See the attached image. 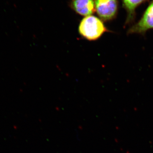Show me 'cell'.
Wrapping results in <instances>:
<instances>
[{
    "instance_id": "6da1fadb",
    "label": "cell",
    "mask_w": 153,
    "mask_h": 153,
    "mask_svg": "<svg viewBox=\"0 0 153 153\" xmlns=\"http://www.w3.org/2000/svg\"><path fill=\"white\" fill-rule=\"evenodd\" d=\"M78 30L82 37L90 41L97 40L108 31L102 20L93 16L83 18L79 24Z\"/></svg>"
},
{
    "instance_id": "7a4b0ae2",
    "label": "cell",
    "mask_w": 153,
    "mask_h": 153,
    "mask_svg": "<svg viewBox=\"0 0 153 153\" xmlns=\"http://www.w3.org/2000/svg\"><path fill=\"white\" fill-rule=\"evenodd\" d=\"M152 29H153V0L148 6L139 21L129 28L127 34L144 36L148 30Z\"/></svg>"
},
{
    "instance_id": "3957f363",
    "label": "cell",
    "mask_w": 153,
    "mask_h": 153,
    "mask_svg": "<svg viewBox=\"0 0 153 153\" xmlns=\"http://www.w3.org/2000/svg\"><path fill=\"white\" fill-rule=\"evenodd\" d=\"M95 4L96 11L102 21H111L117 16L118 0H95Z\"/></svg>"
},
{
    "instance_id": "277c9868",
    "label": "cell",
    "mask_w": 153,
    "mask_h": 153,
    "mask_svg": "<svg viewBox=\"0 0 153 153\" xmlns=\"http://www.w3.org/2000/svg\"><path fill=\"white\" fill-rule=\"evenodd\" d=\"M71 8L77 14L88 16L95 12V0H71Z\"/></svg>"
},
{
    "instance_id": "5b68a950",
    "label": "cell",
    "mask_w": 153,
    "mask_h": 153,
    "mask_svg": "<svg viewBox=\"0 0 153 153\" xmlns=\"http://www.w3.org/2000/svg\"><path fill=\"white\" fill-rule=\"evenodd\" d=\"M149 0H121L123 6L126 12V19L125 26L133 24L136 16L137 8Z\"/></svg>"
}]
</instances>
